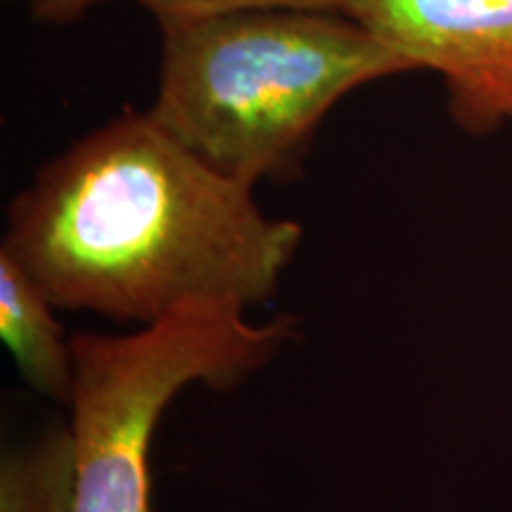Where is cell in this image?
<instances>
[{
	"label": "cell",
	"instance_id": "8992f818",
	"mask_svg": "<svg viewBox=\"0 0 512 512\" xmlns=\"http://www.w3.org/2000/svg\"><path fill=\"white\" fill-rule=\"evenodd\" d=\"M74 484L72 427H55L3 458L0 512H72Z\"/></svg>",
	"mask_w": 512,
	"mask_h": 512
},
{
	"label": "cell",
	"instance_id": "3957f363",
	"mask_svg": "<svg viewBox=\"0 0 512 512\" xmlns=\"http://www.w3.org/2000/svg\"><path fill=\"white\" fill-rule=\"evenodd\" d=\"M192 304L128 335L72 337L76 484L72 512H152L150 451L169 403L190 384L235 387L290 342L292 316Z\"/></svg>",
	"mask_w": 512,
	"mask_h": 512
},
{
	"label": "cell",
	"instance_id": "7a4b0ae2",
	"mask_svg": "<svg viewBox=\"0 0 512 512\" xmlns=\"http://www.w3.org/2000/svg\"><path fill=\"white\" fill-rule=\"evenodd\" d=\"M162 27L157 124L219 174L290 176L320 121L366 83L413 67L344 12L249 10Z\"/></svg>",
	"mask_w": 512,
	"mask_h": 512
},
{
	"label": "cell",
	"instance_id": "6da1fadb",
	"mask_svg": "<svg viewBox=\"0 0 512 512\" xmlns=\"http://www.w3.org/2000/svg\"><path fill=\"white\" fill-rule=\"evenodd\" d=\"M302 238L297 221L261 211L254 185L128 107L10 202L0 252L55 309L145 328L192 304L268 302Z\"/></svg>",
	"mask_w": 512,
	"mask_h": 512
},
{
	"label": "cell",
	"instance_id": "5b68a950",
	"mask_svg": "<svg viewBox=\"0 0 512 512\" xmlns=\"http://www.w3.org/2000/svg\"><path fill=\"white\" fill-rule=\"evenodd\" d=\"M55 306L15 259L0 252V337L24 382L53 401H72L74 351Z\"/></svg>",
	"mask_w": 512,
	"mask_h": 512
},
{
	"label": "cell",
	"instance_id": "277c9868",
	"mask_svg": "<svg viewBox=\"0 0 512 512\" xmlns=\"http://www.w3.org/2000/svg\"><path fill=\"white\" fill-rule=\"evenodd\" d=\"M344 15L413 72L437 74L463 133L512 126V0H351Z\"/></svg>",
	"mask_w": 512,
	"mask_h": 512
},
{
	"label": "cell",
	"instance_id": "ba28073f",
	"mask_svg": "<svg viewBox=\"0 0 512 512\" xmlns=\"http://www.w3.org/2000/svg\"><path fill=\"white\" fill-rule=\"evenodd\" d=\"M105 0H31V17L48 24H69Z\"/></svg>",
	"mask_w": 512,
	"mask_h": 512
},
{
	"label": "cell",
	"instance_id": "52a82bcc",
	"mask_svg": "<svg viewBox=\"0 0 512 512\" xmlns=\"http://www.w3.org/2000/svg\"><path fill=\"white\" fill-rule=\"evenodd\" d=\"M140 5H145L159 24H166L249 10L347 12L351 0H140Z\"/></svg>",
	"mask_w": 512,
	"mask_h": 512
}]
</instances>
